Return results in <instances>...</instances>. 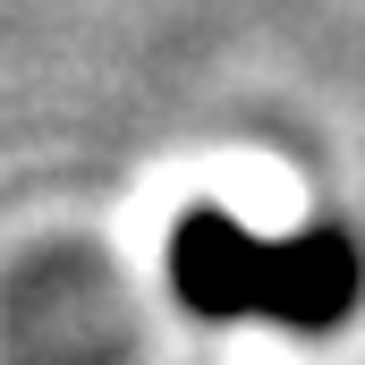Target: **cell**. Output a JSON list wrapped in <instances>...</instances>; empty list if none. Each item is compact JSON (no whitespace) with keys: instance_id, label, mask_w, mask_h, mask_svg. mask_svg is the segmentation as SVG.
I'll list each match as a JSON object with an SVG mask.
<instances>
[{"instance_id":"1","label":"cell","mask_w":365,"mask_h":365,"mask_svg":"<svg viewBox=\"0 0 365 365\" xmlns=\"http://www.w3.org/2000/svg\"><path fill=\"white\" fill-rule=\"evenodd\" d=\"M179 289L212 314H272V323H340L349 297H357V255L323 230V238H297V247H264L212 212H195L179 238Z\"/></svg>"}]
</instances>
